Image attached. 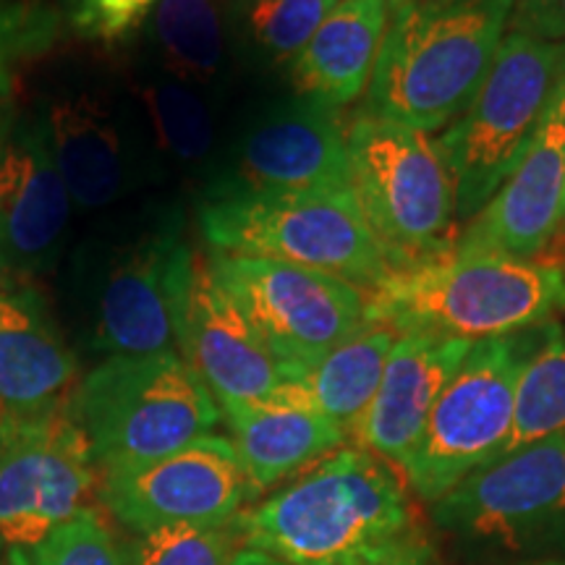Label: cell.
Wrapping results in <instances>:
<instances>
[{
    "label": "cell",
    "instance_id": "4",
    "mask_svg": "<svg viewBox=\"0 0 565 565\" xmlns=\"http://www.w3.org/2000/svg\"><path fill=\"white\" fill-rule=\"evenodd\" d=\"M200 231L217 254L315 267L362 288L383 280L393 267L353 192L233 183L200 204Z\"/></svg>",
    "mask_w": 565,
    "mask_h": 565
},
{
    "label": "cell",
    "instance_id": "22",
    "mask_svg": "<svg viewBox=\"0 0 565 565\" xmlns=\"http://www.w3.org/2000/svg\"><path fill=\"white\" fill-rule=\"evenodd\" d=\"M387 21V0H338L291 63V84L301 100L338 110L362 97L370 87Z\"/></svg>",
    "mask_w": 565,
    "mask_h": 565
},
{
    "label": "cell",
    "instance_id": "20",
    "mask_svg": "<svg viewBox=\"0 0 565 565\" xmlns=\"http://www.w3.org/2000/svg\"><path fill=\"white\" fill-rule=\"evenodd\" d=\"M246 477L263 492L280 479L309 469L345 440V429L278 387L252 404H221Z\"/></svg>",
    "mask_w": 565,
    "mask_h": 565
},
{
    "label": "cell",
    "instance_id": "7",
    "mask_svg": "<svg viewBox=\"0 0 565 565\" xmlns=\"http://www.w3.org/2000/svg\"><path fill=\"white\" fill-rule=\"evenodd\" d=\"M536 349L532 333L471 343L404 466L408 484L422 500L437 503L466 477L505 456L521 372Z\"/></svg>",
    "mask_w": 565,
    "mask_h": 565
},
{
    "label": "cell",
    "instance_id": "23",
    "mask_svg": "<svg viewBox=\"0 0 565 565\" xmlns=\"http://www.w3.org/2000/svg\"><path fill=\"white\" fill-rule=\"evenodd\" d=\"M395 341L398 330L380 322H364L356 335H351L296 380L282 383V387L301 404L333 419L349 435L377 393Z\"/></svg>",
    "mask_w": 565,
    "mask_h": 565
},
{
    "label": "cell",
    "instance_id": "34",
    "mask_svg": "<svg viewBox=\"0 0 565 565\" xmlns=\"http://www.w3.org/2000/svg\"><path fill=\"white\" fill-rule=\"evenodd\" d=\"M228 565H288V563L280 561V557L270 555V553H265V550L242 547V550H236V553L231 555Z\"/></svg>",
    "mask_w": 565,
    "mask_h": 565
},
{
    "label": "cell",
    "instance_id": "8",
    "mask_svg": "<svg viewBox=\"0 0 565 565\" xmlns=\"http://www.w3.org/2000/svg\"><path fill=\"white\" fill-rule=\"evenodd\" d=\"M345 145L353 196L393 267L445 249L456 194L437 141L362 113L345 129Z\"/></svg>",
    "mask_w": 565,
    "mask_h": 565
},
{
    "label": "cell",
    "instance_id": "10",
    "mask_svg": "<svg viewBox=\"0 0 565 565\" xmlns=\"http://www.w3.org/2000/svg\"><path fill=\"white\" fill-rule=\"evenodd\" d=\"M97 463L71 408L0 419V540L32 550L95 498Z\"/></svg>",
    "mask_w": 565,
    "mask_h": 565
},
{
    "label": "cell",
    "instance_id": "5",
    "mask_svg": "<svg viewBox=\"0 0 565 565\" xmlns=\"http://www.w3.org/2000/svg\"><path fill=\"white\" fill-rule=\"evenodd\" d=\"M97 469L158 461L212 435L221 406L179 351L110 356L71 395Z\"/></svg>",
    "mask_w": 565,
    "mask_h": 565
},
{
    "label": "cell",
    "instance_id": "26",
    "mask_svg": "<svg viewBox=\"0 0 565 565\" xmlns=\"http://www.w3.org/2000/svg\"><path fill=\"white\" fill-rule=\"evenodd\" d=\"M565 429V328L547 324L519 380L515 419L505 454Z\"/></svg>",
    "mask_w": 565,
    "mask_h": 565
},
{
    "label": "cell",
    "instance_id": "3",
    "mask_svg": "<svg viewBox=\"0 0 565 565\" xmlns=\"http://www.w3.org/2000/svg\"><path fill=\"white\" fill-rule=\"evenodd\" d=\"M362 294L364 322L484 341L532 330L565 309V273L542 257L456 254L445 246L393 267Z\"/></svg>",
    "mask_w": 565,
    "mask_h": 565
},
{
    "label": "cell",
    "instance_id": "6",
    "mask_svg": "<svg viewBox=\"0 0 565 565\" xmlns=\"http://www.w3.org/2000/svg\"><path fill=\"white\" fill-rule=\"evenodd\" d=\"M565 74V42L511 32L482 87L437 139L454 181L456 217H475L524 158L555 84Z\"/></svg>",
    "mask_w": 565,
    "mask_h": 565
},
{
    "label": "cell",
    "instance_id": "9",
    "mask_svg": "<svg viewBox=\"0 0 565 565\" xmlns=\"http://www.w3.org/2000/svg\"><path fill=\"white\" fill-rule=\"evenodd\" d=\"M207 263L288 380L362 330L364 294L356 282L265 257L212 252Z\"/></svg>",
    "mask_w": 565,
    "mask_h": 565
},
{
    "label": "cell",
    "instance_id": "41",
    "mask_svg": "<svg viewBox=\"0 0 565 565\" xmlns=\"http://www.w3.org/2000/svg\"><path fill=\"white\" fill-rule=\"evenodd\" d=\"M563 207H565V204H563Z\"/></svg>",
    "mask_w": 565,
    "mask_h": 565
},
{
    "label": "cell",
    "instance_id": "38",
    "mask_svg": "<svg viewBox=\"0 0 565 565\" xmlns=\"http://www.w3.org/2000/svg\"><path fill=\"white\" fill-rule=\"evenodd\" d=\"M0 565H9V550H6L3 540H0Z\"/></svg>",
    "mask_w": 565,
    "mask_h": 565
},
{
    "label": "cell",
    "instance_id": "27",
    "mask_svg": "<svg viewBox=\"0 0 565 565\" xmlns=\"http://www.w3.org/2000/svg\"><path fill=\"white\" fill-rule=\"evenodd\" d=\"M147 116L166 152L179 162H202L215 141V121L196 87L171 76L141 87Z\"/></svg>",
    "mask_w": 565,
    "mask_h": 565
},
{
    "label": "cell",
    "instance_id": "36",
    "mask_svg": "<svg viewBox=\"0 0 565 565\" xmlns=\"http://www.w3.org/2000/svg\"><path fill=\"white\" fill-rule=\"evenodd\" d=\"M9 131H11L9 116H6V110H0V154H3V147H6V139H9Z\"/></svg>",
    "mask_w": 565,
    "mask_h": 565
},
{
    "label": "cell",
    "instance_id": "39",
    "mask_svg": "<svg viewBox=\"0 0 565 565\" xmlns=\"http://www.w3.org/2000/svg\"><path fill=\"white\" fill-rule=\"evenodd\" d=\"M524 565H565V561H542V563H524Z\"/></svg>",
    "mask_w": 565,
    "mask_h": 565
},
{
    "label": "cell",
    "instance_id": "2",
    "mask_svg": "<svg viewBox=\"0 0 565 565\" xmlns=\"http://www.w3.org/2000/svg\"><path fill=\"white\" fill-rule=\"evenodd\" d=\"M515 0H419L391 11L364 116L448 129L482 87Z\"/></svg>",
    "mask_w": 565,
    "mask_h": 565
},
{
    "label": "cell",
    "instance_id": "1",
    "mask_svg": "<svg viewBox=\"0 0 565 565\" xmlns=\"http://www.w3.org/2000/svg\"><path fill=\"white\" fill-rule=\"evenodd\" d=\"M236 526L288 565H359L414 536L404 484L364 448L320 458Z\"/></svg>",
    "mask_w": 565,
    "mask_h": 565
},
{
    "label": "cell",
    "instance_id": "13",
    "mask_svg": "<svg viewBox=\"0 0 565 565\" xmlns=\"http://www.w3.org/2000/svg\"><path fill=\"white\" fill-rule=\"evenodd\" d=\"M175 345L217 406L265 401L288 383L278 359L215 280L207 257L196 252L175 301Z\"/></svg>",
    "mask_w": 565,
    "mask_h": 565
},
{
    "label": "cell",
    "instance_id": "33",
    "mask_svg": "<svg viewBox=\"0 0 565 565\" xmlns=\"http://www.w3.org/2000/svg\"><path fill=\"white\" fill-rule=\"evenodd\" d=\"M359 565H440L433 553V547L419 536H408V540L398 542V545L383 550V553L366 557Z\"/></svg>",
    "mask_w": 565,
    "mask_h": 565
},
{
    "label": "cell",
    "instance_id": "16",
    "mask_svg": "<svg viewBox=\"0 0 565 565\" xmlns=\"http://www.w3.org/2000/svg\"><path fill=\"white\" fill-rule=\"evenodd\" d=\"M192 257L171 225L124 249L97 299V343L113 356L173 351L175 301Z\"/></svg>",
    "mask_w": 565,
    "mask_h": 565
},
{
    "label": "cell",
    "instance_id": "28",
    "mask_svg": "<svg viewBox=\"0 0 565 565\" xmlns=\"http://www.w3.org/2000/svg\"><path fill=\"white\" fill-rule=\"evenodd\" d=\"M9 565H126L97 508H84L32 550H9Z\"/></svg>",
    "mask_w": 565,
    "mask_h": 565
},
{
    "label": "cell",
    "instance_id": "18",
    "mask_svg": "<svg viewBox=\"0 0 565 565\" xmlns=\"http://www.w3.org/2000/svg\"><path fill=\"white\" fill-rule=\"evenodd\" d=\"M471 343L475 341L427 330L401 333L387 356L372 404L353 427L359 445L404 469L435 401L461 366Z\"/></svg>",
    "mask_w": 565,
    "mask_h": 565
},
{
    "label": "cell",
    "instance_id": "29",
    "mask_svg": "<svg viewBox=\"0 0 565 565\" xmlns=\"http://www.w3.org/2000/svg\"><path fill=\"white\" fill-rule=\"evenodd\" d=\"M228 526H166L134 534L124 550L126 565H228Z\"/></svg>",
    "mask_w": 565,
    "mask_h": 565
},
{
    "label": "cell",
    "instance_id": "35",
    "mask_svg": "<svg viewBox=\"0 0 565 565\" xmlns=\"http://www.w3.org/2000/svg\"><path fill=\"white\" fill-rule=\"evenodd\" d=\"M536 257L547 259L550 265L561 267V270L565 273V221H563L561 228H557V233L553 236V242H550L545 249L536 254Z\"/></svg>",
    "mask_w": 565,
    "mask_h": 565
},
{
    "label": "cell",
    "instance_id": "15",
    "mask_svg": "<svg viewBox=\"0 0 565 565\" xmlns=\"http://www.w3.org/2000/svg\"><path fill=\"white\" fill-rule=\"evenodd\" d=\"M71 207L45 118L11 124L0 154V275L26 280L53 267Z\"/></svg>",
    "mask_w": 565,
    "mask_h": 565
},
{
    "label": "cell",
    "instance_id": "30",
    "mask_svg": "<svg viewBox=\"0 0 565 565\" xmlns=\"http://www.w3.org/2000/svg\"><path fill=\"white\" fill-rule=\"evenodd\" d=\"M154 0H68V19L87 40L118 42L150 19Z\"/></svg>",
    "mask_w": 565,
    "mask_h": 565
},
{
    "label": "cell",
    "instance_id": "19",
    "mask_svg": "<svg viewBox=\"0 0 565 565\" xmlns=\"http://www.w3.org/2000/svg\"><path fill=\"white\" fill-rule=\"evenodd\" d=\"M76 359L47 303L24 278L0 275V412L34 419L71 404Z\"/></svg>",
    "mask_w": 565,
    "mask_h": 565
},
{
    "label": "cell",
    "instance_id": "31",
    "mask_svg": "<svg viewBox=\"0 0 565 565\" xmlns=\"http://www.w3.org/2000/svg\"><path fill=\"white\" fill-rule=\"evenodd\" d=\"M51 38L47 17L24 3H6L0 0V97L11 87L13 63L21 55L38 51Z\"/></svg>",
    "mask_w": 565,
    "mask_h": 565
},
{
    "label": "cell",
    "instance_id": "21",
    "mask_svg": "<svg viewBox=\"0 0 565 565\" xmlns=\"http://www.w3.org/2000/svg\"><path fill=\"white\" fill-rule=\"evenodd\" d=\"M45 126L55 166L76 207H108L126 192L131 160L121 124L103 97L84 89L55 95Z\"/></svg>",
    "mask_w": 565,
    "mask_h": 565
},
{
    "label": "cell",
    "instance_id": "12",
    "mask_svg": "<svg viewBox=\"0 0 565 565\" xmlns=\"http://www.w3.org/2000/svg\"><path fill=\"white\" fill-rule=\"evenodd\" d=\"M456 536L524 547L565 524V429L482 466L435 503Z\"/></svg>",
    "mask_w": 565,
    "mask_h": 565
},
{
    "label": "cell",
    "instance_id": "14",
    "mask_svg": "<svg viewBox=\"0 0 565 565\" xmlns=\"http://www.w3.org/2000/svg\"><path fill=\"white\" fill-rule=\"evenodd\" d=\"M565 74L555 84L524 158L503 186L477 212L461 236L448 244L456 254H503L532 259L565 221Z\"/></svg>",
    "mask_w": 565,
    "mask_h": 565
},
{
    "label": "cell",
    "instance_id": "11",
    "mask_svg": "<svg viewBox=\"0 0 565 565\" xmlns=\"http://www.w3.org/2000/svg\"><path fill=\"white\" fill-rule=\"evenodd\" d=\"M257 494L236 448L207 435L158 461L103 471L100 498L134 534L166 526H228Z\"/></svg>",
    "mask_w": 565,
    "mask_h": 565
},
{
    "label": "cell",
    "instance_id": "24",
    "mask_svg": "<svg viewBox=\"0 0 565 565\" xmlns=\"http://www.w3.org/2000/svg\"><path fill=\"white\" fill-rule=\"evenodd\" d=\"M150 38L171 79L210 87L228 63L231 6L225 0H154Z\"/></svg>",
    "mask_w": 565,
    "mask_h": 565
},
{
    "label": "cell",
    "instance_id": "40",
    "mask_svg": "<svg viewBox=\"0 0 565 565\" xmlns=\"http://www.w3.org/2000/svg\"><path fill=\"white\" fill-rule=\"evenodd\" d=\"M0 419H3V412H0Z\"/></svg>",
    "mask_w": 565,
    "mask_h": 565
},
{
    "label": "cell",
    "instance_id": "17",
    "mask_svg": "<svg viewBox=\"0 0 565 565\" xmlns=\"http://www.w3.org/2000/svg\"><path fill=\"white\" fill-rule=\"evenodd\" d=\"M238 186L353 192L351 154L335 110L296 100L254 124L238 147Z\"/></svg>",
    "mask_w": 565,
    "mask_h": 565
},
{
    "label": "cell",
    "instance_id": "25",
    "mask_svg": "<svg viewBox=\"0 0 565 565\" xmlns=\"http://www.w3.org/2000/svg\"><path fill=\"white\" fill-rule=\"evenodd\" d=\"M338 0H233L231 32L238 45L265 63L299 58Z\"/></svg>",
    "mask_w": 565,
    "mask_h": 565
},
{
    "label": "cell",
    "instance_id": "32",
    "mask_svg": "<svg viewBox=\"0 0 565 565\" xmlns=\"http://www.w3.org/2000/svg\"><path fill=\"white\" fill-rule=\"evenodd\" d=\"M511 32L545 42H565V0H515Z\"/></svg>",
    "mask_w": 565,
    "mask_h": 565
},
{
    "label": "cell",
    "instance_id": "37",
    "mask_svg": "<svg viewBox=\"0 0 565 565\" xmlns=\"http://www.w3.org/2000/svg\"><path fill=\"white\" fill-rule=\"evenodd\" d=\"M412 3H419V0H387V9L398 11V9H404V6H412Z\"/></svg>",
    "mask_w": 565,
    "mask_h": 565
}]
</instances>
